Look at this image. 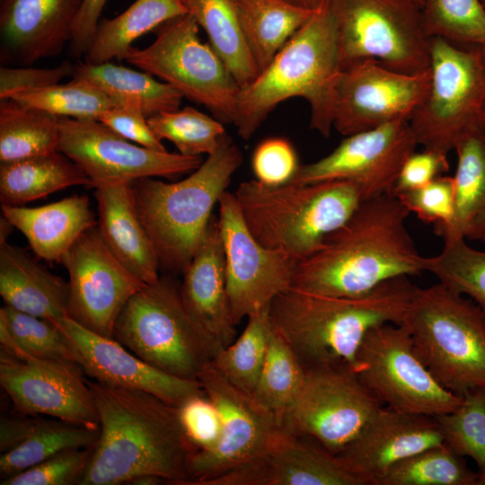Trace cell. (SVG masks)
<instances>
[{
	"label": "cell",
	"mask_w": 485,
	"mask_h": 485,
	"mask_svg": "<svg viewBox=\"0 0 485 485\" xmlns=\"http://www.w3.org/2000/svg\"><path fill=\"white\" fill-rule=\"evenodd\" d=\"M480 125L483 129H485V102L481 108L480 114Z\"/></svg>",
	"instance_id": "obj_58"
},
{
	"label": "cell",
	"mask_w": 485,
	"mask_h": 485,
	"mask_svg": "<svg viewBox=\"0 0 485 485\" xmlns=\"http://www.w3.org/2000/svg\"><path fill=\"white\" fill-rule=\"evenodd\" d=\"M457 166L454 213L450 224L436 234L444 242L465 238L485 197V133L477 129L455 146Z\"/></svg>",
	"instance_id": "obj_35"
},
{
	"label": "cell",
	"mask_w": 485,
	"mask_h": 485,
	"mask_svg": "<svg viewBox=\"0 0 485 485\" xmlns=\"http://www.w3.org/2000/svg\"><path fill=\"white\" fill-rule=\"evenodd\" d=\"M99 436L100 428H90L57 419L40 418L36 428L25 442L1 454V481L19 474L63 450L93 446Z\"/></svg>",
	"instance_id": "obj_36"
},
{
	"label": "cell",
	"mask_w": 485,
	"mask_h": 485,
	"mask_svg": "<svg viewBox=\"0 0 485 485\" xmlns=\"http://www.w3.org/2000/svg\"><path fill=\"white\" fill-rule=\"evenodd\" d=\"M147 121L158 139L171 141L189 156L208 155L226 133L220 120L190 106L154 115Z\"/></svg>",
	"instance_id": "obj_44"
},
{
	"label": "cell",
	"mask_w": 485,
	"mask_h": 485,
	"mask_svg": "<svg viewBox=\"0 0 485 485\" xmlns=\"http://www.w3.org/2000/svg\"><path fill=\"white\" fill-rule=\"evenodd\" d=\"M417 288L408 276L388 279L356 297L288 288L271 301L269 316L305 372L338 365L357 372V352L367 331L401 324Z\"/></svg>",
	"instance_id": "obj_3"
},
{
	"label": "cell",
	"mask_w": 485,
	"mask_h": 485,
	"mask_svg": "<svg viewBox=\"0 0 485 485\" xmlns=\"http://www.w3.org/2000/svg\"><path fill=\"white\" fill-rule=\"evenodd\" d=\"M60 263L69 276L67 317L92 332L112 338L122 309L146 284L111 253L97 225L75 241Z\"/></svg>",
	"instance_id": "obj_18"
},
{
	"label": "cell",
	"mask_w": 485,
	"mask_h": 485,
	"mask_svg": "<svg viewBox=\"0 0 485 485\" xmlns=\"http://www.w3.org/2000/svg\"><path fill=\"white\" fill-rule=\"evenodd\" d=\"M131 182L95 188L97 226L111 253L145 284L158 280L160 269L153 242L137 215Z\"/></svg>",
	"instance_id": "obj_26"
},
{
	"label": "cell",
	"mask_w": 485,
	"mask_h": 485,
	"mask_svg": "<svg viewBox=\"0 0 485 485\" xmlns=\"http://www.w3.org/2000/svg\"><path fill=\"white\" fill-rule=\"evenodd\" d=\"M414 1H416L421 7V0H414Z\"/></svg>",
	"instance_id": "obj_61"
},
{
	"label": "cell",
	"mask_w": 485,
	"mask_h": 485,
	"mask_svg": "<svg viewBox=\"0 0 485 485\" xmlns=\"http://www.w3.org/2000/svg\"><path fill=\"white\" fill-rule=\"evenodd\" d=\"M341 71L335 28L324 0L254 81L240 89L233 121L238 136L250 139L279 103L299 97L310 105V128L329 137Z\"/></svg>",
	"instance_id": "obj_4"
},
{
	"label": "cell",
	"mask_w": 485,
	"mask_h": 485,
	"mask_svg": "<svg viewBox=\"0 0 485 485\" xmlns=\"http://www.w3.org/2000/svg\"><path fill=\"white\" fill-rule=\"evenodd\" d=\"M204 485H368L337 454L311 437L280 428L244 463Z\"/></svg>",
	"instance_id": "obj_21"
},
{
	"label": "cell",
	"mask_w": 485,
	"mask_h": 485,
	"mask_svg": "<svg viewBox=\"0 0 485 485\" xmlns=\"http://www.w3.org/2000/svg\"><path fill=\"white\" fill-rule=\"evenodd\" d=\"M382 407L351 366L318 368L306 372L303 388L281 428L311 437L339 454Z\"/></svg>",
	"instance_id": "obj_13"
},
{
	"label": "cell",
	"mask_w": 485,
	"mask_h": 485,
	"mask_svg": "<svg viewBox=\"0 0 485 485\" xmlns=\"http://www.w3.org/2000/svg\"><path fill=\"white\" fill-rule=\"evenodd\" d=\"M83 372L75 363L37 357L11 342H1L0 384L15 412L100 428Z\"/></svg>",
	"instance_id": "obj_14"
},
{
	"label": "cell",
	"mask_w": 485,
	"mask_h": 485,
	"mask_svg": "<svg viewBox=\"0 0 485 485\" xmlns=\"http://www.w3.org/2000/svg\"><path fill=\"white\" fill-rule=\"evenodd\" d=\"M10 99L57 117L98 119L113 107L110 99L100 89L84 81L72 79L42 88L18 93Z\"/></svg>",
	"instance_id": "obj_45"
},
{
	"label": "cell",
	"mask_w": 485,
	"mask_h": 485,
	"mask_svg": "<svg viewBox=\"0 0 485 485\" xmlns=\"http://www.w3.org/2000/svg\"><path fill=\"white\" fill-rule=\"evenodd\" d=\"M198 28L188 13L175 17L156 29L150 45L131 47L121 60L204 105L222 123H233L241 88L210 45L200 40Z\"/></svg>",
	"instance_id": "obj_10"
},
{
	"label": "cell",
	"mask_w": 485,
	"mask_h": 485,
	"mask_svg": "<svg viewBox=\"0 0 485 485\" xmlns=\"http://www.w3.org/2000/svg\"><path fill=\"white\" fill-rule=\"evenodd\" d=\"M13 228V225L2 216L0 219V243L6 242V238Z\"/></svg>",
	"instance_id": "obj_57"
},
{
	"label": "cell",
	"mask_w": 485,
	"mask_h": 485,
	"mask_svg": "<svg viewBox=\"0 0 485 485\" xmlns=\"http://www.w3.org/2000/svg\"><path fill=\"white\" fill-rule=\"evenodd\" d=\"M427 35L462 48L485 47V11L480 0H421Z\"/></svg>",
	"instance_id": "obj_40"
},
{
	"label": "cell",
	"mask_w": 485,
	"mask_h": 485,
	"mask_svg": "<svg viewBox=\"0 0 485 485\" xmlns=\"http://www.w3.org/2000/svg\"><path fill=\"white\" fill-rule=\"evenodd\" d=\"M465 240L444 242L437 255L425 257V270L449 290L485 307V251L471 247Z\"/></svg>",
	"instance_id": "obj_43"
},
{
	"label": "cell",
	"mask_w": 485,
	"mask_h": 485,
	"mask_svg": "<svg viewBox=\"0 0 485 485\" xmlns=\"http://www.w3.org/2000/svg\"><path fill=\"white\" fill-rule=\"evenodd\" d=\"M51 322L66 337L76 363L98 383L142 390L175 407L205 393L198 380L169 375L129 352L115 339L92 332L67 316Z\"/></svg>",
	"instance_id": "obj_22"
},
{
	"label": "cell",
	"mask_w": 485,
	"mask_h": 485,
	"mask_svg": "<svg viewBox=\"0 0 485 485\" xmlns=\"http://www.w3.org/2000/svg\"><path fill=\"white\" fill-rule=\"evenodd\" d=\"M226 289L233 320L237 325L269 305L291 287L297 260L266 248L247 227L234 193L225 190L219 201Z\"/></svg>",
	"instance_id": "obj_16"
},
{
	"label": "cell",
	"mask_w": 485,
	"mask_h": 485,
	"mask_svg": "<svg viewBox=\"0 0 485 485\" xmlns=\"http://www.w3.org/2000/svg\"><path fill=\"white\" fill-rule=\"evenodd\" d=\"M0 295L22 313L50 321L67 316L68 282L7 242L0 243Z\"/></svg>",
	"instance_id": "obj_28"
},
{
	"label": "cell",
	"mask_w": 485,
	"mask_h": 485,
	"mask_svg": "<svg viewBox=\"0 0 485 485\" xmlns=\"http://www.w3.org/2000/svg\"><path fill=\"white\" fill-rule=\"evenodd\" d=\"M300 164L291 143L282 137H269L255 148L251 167L255 180L278 187L285 185L295 175Z\"/></svg>",
	"instance_id": "obj_49"
},
{
	"label": "cell",
	"mask_w": 485,
	"mask_h": 485,
	"mask_svg": "<svg viewBox=\"0 0 485 485\" xmlns=\"http://www.w3.org/2000/svg\"><path fill=\"white\" fill-rule=\"evenodd\" d=\"M429 70L428 93L409 123L418 145L448 154L463 137L482 128L485 62L479 48L432 38Z\"/></svg>",
	"instance_id": "obj_11"
},
{
	"label": "cell",
	"mask_w": 485,
	"mask_h": 485,
	"mask_svg": "<svg viewBox=\"0 0 485 485\" xmlns=\"http://www.w3.org/2000/svg\"><path fill=\"white\" fill-rule=\"evenodd\" d=\"M396 197L421 221L434 224L435 232L437 234L450 224L453 217L454 178L441 175L423 187Z\"/></svg>",
	"instance_id": "obj_47"
},
{
	"label": "cell",
	"mask_w": 485,
	"mask_h": 485,
	"mask_svg": "<svg viewBox=\"0 0 485 485\" xmlns=\"http://www.w3.org/2000/svg\"><path fill=\"white\" fill-rule=\"evenodd\" d=\"M122 137L155 151H167L151 129L147 117L136 105L113 106L97 119Z\"/></svg>",
	"instance_id": "obj_50"
},
{
	"label": "cell",
	"mask_w": 485,
	"mask_h": 485,
	"mask_svg": "<svg viewBox=\"0 0 485 485\" xmlns=\"http://www.w3.org/2000/svg\"><path fill=\"white\" fill-rule=\"evenodd\" d=\"M480 49V52H481V55L485 62V47H482V48H479Z\"/></svg>",
	"instance_id": "obj_59"
},
{
	"label": "cell",
	"mask_w": 485,
	"mask_h": 485,
	"mask_svg": "<svg viewBox=\"0 0 485 485\" xmlns=\"http://www.w3.org/2000/svg\"><path fill=\"white\" fill-rule=\"evenodd\" d=\"M341 68L375 60L417 75L429 70L430 41L421 7L414 0H325Z\"/></svg>",
	"instance_id": "obj_9"
},
{
	"label": "cell",
	"mask_w": 485,
	"mask_h": 485,
	"mask_svg": "<svg viewBox=\"0 0 485 485\" xmlns=\"http://www.w3.org/2000/svg\"><path fill=\"white\" fill-rule=\"evenodd\" d=\"M177 409L192 453L216 446L222 434V418L218 408L206 393L188 399Z\"/></svg>",
	"instance_id": "obj_48"
},
{
	"label": "cell",
	"mask_w": 485,
	"mask_h": 485,
	"mask_svg": "<svg viewBox=\"0 0 485 485\" xmlns=\"http://www.w3.org/2000/svg\"><path fill=\"white\" fill-rule=\"evenodd\" d=\"M72 79L84 81L100 89L113 106L136 105L149 118L179 109L182 95L170 84L157 81L147 72H139L110 62L75 65Z\"/></svg>",
	"instance_id": "obj_29"
},
{
	"label": "cell",
	"mask_w": 485,
	"mask_h": 485,
	"mask_svg": "<svg viewBox=\"0 0 485 485\" xmlns=\"http://www.w3.org/2000/svg\"><path fill=\"white\" fill-rule=\"evenodd\" d=\"M272 331L269 305L248 317L241 336L222 348L211 361L212 365L233 384L252 393L266 359Z\"/></svg>",
	"instance_id": "obj_37"
},
{
	"label": "cell",
	"mask_w": 485,
	"mask_h": 485,
	"mask_svg": "<svg viewBox=\"0 0 485 485\" xmlns=\"http://www.w3.org/2000/svg\"><path fill=\"white\" fill-rule=\"evenodd\" d=\"M448 170L447 154L425 148L413 152L403 163L392 194L397 196L423 187Z\"/></svg>",
	"instance_id": "obj_52"
},
{
	"label": "cell",
	"mask_w": 485,
	"mask_h": 485,
	"mask_svg": "<svg viewBox=\"0 0 485 485\" xmlns=\"http://www.w3.org/2000/svg\"><path fill=\"white\" fill-rule=\"evenodd\" d=\"M462 396L456 410L435 418L444 442L458 455L476 463L477 485H485V390H472Z\"/></svg>",
	"instance_id": "obj_42"
},
{
	"label": "cell",
	"mask_w": 485,
	"mask_h": 485,
	"mask_svg": "<svg viewBox=\"0 0 485 485\" xmlns=\"http://www.w3.org/2000/svg\"><path fill=\"white\" fill-rule=\"evenodd\" d=\"M107 0H84L69 42L74 56H84L94 37Z\"/></svg>",
	"instance_id": "obj_53"
},
{
	"label": "cell",
	"mask_w": 485,
	"mask_h": 485,
	"mask_svg": "<svg viewBox=\"0 0 485 485\" xmlns=\"http://www.w3.org/2000/svg\"><path fill=\"white\" fill-rule=\"evenodd\" d=\"M92 182L81 167L60 152L0 164L1 204L21 206L57 190Z\"/></svg>",
	"instance_id": "obj_30"
},
{
	"label": "cell",
	"mask_w": 485,
	"mask_h": 485,
	"mask_svg": "<svg viewBox=\"0 0 485 485\" xmlns=\"http://www.w3.org/2000/svg\"><path fill=\"white\" fill-rule=\"evenodd\" d=\"M2 60L31 65L57 56L72 39L84 0H0Z\"/></svg>",
	"instance_id": "obj_24"
},
{
	"label": "cell",
	"mask_w": 485,
	"mask_h": 485,
	"mask_svg": "<svg viewBox=\"0 0 485 485\" xmlns=\"http://www.w3.org/2000/svg\"><path fill=\"white\" fill-rule=\"evenodd\" d=\"M233 1L260 73L316 11L285 0Z\"/></svg>",
	"instance_id": "obj_31"
},
{
	"label": "cell",
	"mask_w": 485,
	"mask_h": 485,
	"mask_svg": "<svg viewBox=\"0 0 485 485\" xmlns=\"http://www.w3.org/2000/svg\"><path fill=\"white\" fill-rule=\"evenodd\" d=\"M306 372L273 327L266 359L251 394L276 417L279 426L295 402Z\"/></svg>",
	"instance_id": "obj_38"
},
{
	"label": "cell",
	"mask_w": 485,
	"mask_h": 485,
	"mask_svg": "<svg viewBox=\"0 0 485 485\" xmlns=\"http://www.w3.org/2000/svg\"><path fill=\"white\" fill-rule=\"evenodd\" d=\"M481 1V4L485 11V0H480Z\"/></svg>",
	"instance_id": "obj_60"
},
{
	"label": "cell",
	"mask_w": 485,
	"mask_h": 485,
	"mask_svg": "<svg viewBox=\"0 0 485 485\" xmlns=\"http://www.w3.org/2000/svg\"><path fill=\"white\" fill-rule=\"evenodd\" d=\"M417 146L409 120L392 121L347 136L326 156L300 165L288 183L346 180L359 188L364 200L392 194L403 163Z\"/></svg>",
	"instance_id": "obj_19"
},
{
	"label": "cell",
	"mask_w": 485,
	"mask_h": 485,
	"mask_svg": "<svg viewBox=\"0 0 485 485\" xmlns=\"http://www.w3.org/2000/svg\"><path fill=\"white\" fill-rule=\"evenodd\" d=\"M59 139L60 117L12 99L1 101V163L57 152Z\"/></svg>",
	"instance_id": "obj_34"
},
{
	"label": "cell",
	"mask_w": 485,
	"mask_h": 485,
	"mask_svg": "<svg viewBox=\"0 0 485 485\" xmlns=\"http://www.w3.org/2000/svg\"><path fill=\"white\" fill-rule=\"evenodd\" d=\"M113 339L149 365L184 379H196L224 348L187 310L169 278L146 284L127 302Z\"/></svg>",
	"instance_id": "obj_8"
},
{
	"label": "cell",
	"mask_w": 485,
	"mask_h": 485,
	"mask_svg": "<svg viewBox=\"0 0 485 485\" xmlns=\"http://www.w3.org/2000/svg\"><path fill=\"white\" fill-rule=\"evenodd\" d=\"M234 196L255 239L297 261L318 251L364 200L359 188L346 180L278 187L251 180L240 183Z\"/></svg>",
	"instance_id": "obj_6"
},
{
	"label": "cell",
	"mask_w": 485,
	"mask_h": 485,
	"mask_svg": "<svg viewBox=\"0 0 485 485\" xmlns=\"http://www.w3.org/2000/svg\"><path fill=\"white\" fill-rule=\"evenodd\" d=\"M93 447L63 450L19 474L2 480L0 484L80 485Z\"/></svg>",
	"instance_id": "obj_46"
},
{
	"label": "cell",
	"mask_w": 485,
	"mask_h": 485,
	"mask_svg": "<svg viewBox=\"0 0 485 485\" xmlns=\"http://www.w3.org/2000/svg\"><path fill=\"white\" fill-rule=\"evenodd\" d=\"M481 241H482V242H484V244H485V237H484Z\"/></svg>",
	"instance_id": "obj_62"
},
{
	"label": "cell",
	"mask_w": 485,
	"mask_h": 485,
	"mask_svg": "<svg viewBox=\"0 0 485 485\" xmlns=\"http://www.w3.org/2000/svg\"><path fill=\"white\" fill-rule=\"evenodd\" d=\"M187 13L183 0H136L118 16L99 22L84 62L121 60L137 39Z\"/></svg>",
	"instance_id": "obj_32"
},
{
	"label": "cell",
	"mask_w": 485,
	"mask_h": 485,
	"mask_svg": "<svg viewBox=\"0 0 485 485\" xmlns=\"http://www.w3.org/2000/svg\"><path fill=\"white\" fill-rule=\"evenodd\" d=\"M1 210L26 237L33 252L50 262L60 263L75 241L97 225L86 195H74L38 207L1 204Z\"/></svg>",
	"instance_id": "obj_27"
},
{
	"label": "cell",
	"mask_w": 485,
	"mask_h": 485,
	"mask_svg": "<svg viewBox=\"0 0 485 485\" xmlns=\"http://www.w3.org/2000/svg\"><path fill=\"white\" fill-rule=\"evenodd\" d=\"M242 153L228 134L187 178L167 183L154 177L131 181L139 219L160 268L183 271L199 245L212 211L242 165Z\"/></svg>",
	"instance_id": "obj_5"
},
{
	"label": "cell",
	"mask_w": 485,
	"mask_h": 485,
	"mask_svg": "<svg viewBox=\"0 0 485 485\" xmlns=\"http://www.w3.org/2000/svg\"><path fill=\"white\" fill-rule=\"evenodd\" d=\"M190 14L207 33L208 44L240 86L260 72L252 57L233 0H183Z\"/></svg>",
	"instance_id": "obj_33"
},
{
	"label": "cell",
	"mask_w": 485,
	"mask_h": 485,
	"mask_svg": "<svg viewBox=\"0 0 485 485\" xmlns=\"http://www.w3.org/2000/svg\"><path fill=\"white\" fill-rule=\"evenodd\" d=\"M0 341L11 342L37 357L77 364L69 341L56 323L6 305L0 309Z\"/></svg>",
	"instance_id": "obj_41"
},
{
	"label": "cell",
	"mask_w": 485,
	"mask_h": 485,
	"mask_svg": "<svg viewBox=\"0 0 485 485\" xmlns=\"http://www.w3.org/2000/svg\"><path fill=\"white\" fill-rule=\"evenodd\" d=\"M445 443L393 464L378 485H477V472Z\"/></svg>",
	"instance_id": "obj_39"
},
{
	"label": "cell",
	"mask_w": 485,
	"mask_h": 485,
	"mask_svg": "<svg viewBox=\"0 0 485 485\" xmlns=\"http://www.w3.org/2000/svg\"><path fill=\"white\" fill-rule=\"evenodd\" d=\"M410 214L391 193L363 200L318 251L297 262L290 288L356 297L388 279L426 271L406 228Z\"/></svg>",
	"instance_id": "obj_2"
},
{
	"label": "cell",
	"mask_w": 485,
	"mask_h": 485,
	"mask_svg": "<svg viewBox=\"0 0 485 485\" xmlns=\"http://www.w3.org/2000/svg\"><path fill=\"white\" fill-rule=\"evenodd\" d=\"M401 324L444 388L461 396L485 390V307L438 282L417 288Z\"/></svg>",
	"instance_id": "obj_7"
},
{
	"label": "cell",
	"mask_w": 485,
	"mask_h": 485,
	"mask_svg": "<svg viewBox=\"0 0 485 485\" xmlns=\"http://www.w3.org/2000/svg\"><path fill=\"white\" fill-rule=\"evenodd\" d=\"M40 418L37 415L18 412L2 416L0 420L1 454L15 449L25 442L36 428Z\"/></svg>",
	"instance_id": "obj_54"
},
{
	"label": "cell",
	"mask_w": 485,
	"mask_h": 485,
	"mask_svg": "<svg viewBox=\"0 0 485 485\" xmlns=\"http://www.w3.org/2000/svg\"><path fill=\"white\" fill-rule=\"evenodd\" d=\"M74 68L75 65L68 61L51 68L2 66L0 100L10 99L18 93L58 84L64 78L72 76Z\"/></svg>",
	"instance_id": "obj_51"
},
{
	"label": "cell",
	"mask_w": 485,
	"mask_h": 485,
	"mask_svg": "<svg viewBox=\"0 0 485 485\" xmlns=\"http://www.w3.org/2000/svg\"><path fill=\"white\" fill-rule=\"evenodd\" d=\"M87 383L100 436L80 485L130 484L143 476L188 485L193 450L177 407L142 390Z\"/></svg>",
	"instance_id": "obj_1"
},
{
	"label": "cell",
	"mask_w": 485,
	"mask_h": 485,
	"mask_svg": "<svg viewBox=\"0 0 485 485\" xmlns=\"http://www.w3.org/2000/svg\"><path fill=\"white\" fill-rule=\"evenodd\" d=\"M485 237V197L472 226L466 235L469 240H482Z\"/></svg>",
	"instance_id": "obj_55"
},
{
	"label": "cell",
	"mask_w": 485,
	"mask_h": 485,
	"mask_svg": "<svg viewBox=\"0 0 485 485\" xmlns=\"http://www.w3.org/2000/svg\"><path fill=\"white\" fill-rule=\"evenodd\" d=\"M357 358L360 380L382 404L397 411L436 417L454 411L463 401L434 378L401 324L369 330Z\"/></svg>",
	"instance_id": "obj_12"
},
{
	"label": "cell",
	"mask_w": 485,
	"mask_h": 485,
	"mask_svg": "<svg viewBox=\"0 0 485 485\" xmlns=\"http://www.w3.org/2000/svg\"><path fill=\"white\" fill-rule=\"evenodd\" d=\"M443 443L442 430L435 417L382 407L337 455L368 485H378L393 464Z\"/></svg>",
	"instance_id": "obj_23"
},
{
	"label": "cell",
	"mask_w": 485,
	"mask_h": 485,
	"mask_svg": "<svg viewBox=\"0 0 485 485\" xmlns=\"http://www.w3.org/2000/svg\"><path fill=\"white\" fill-rule=\"evenodd\" d=\"M430 70L403 74L375 60L342 69L336 90L333 127L350 136L410 117L425 100Z\"/></svg>",
	"instance_id": "obj_20"
},
{
	"label": "cell",
	"mask_w": 485,
	"mask_h": 485,
	"mask_svg": "<svg viewBox=\"0 0 485 485\" xmlns=\"http://www.w3.org/2000/svg\"><path fill=\"white\" fill-rule=\"evenodd\" d=\"M182 301L199 325L223 347L236 336L226 289L225 262L218 217L212 216L192 259L182 271Z\"/></svg>",
	"instance_id": "obj_25"
},
{
	"label": "cell",
	"mask_w": 485,
	"mask_h": 485,
	"mask_svg": "<svg viewBox=\"0 0 485 485\" xmlns=\"http://www.w3.org/2000/svg\"><path fill=\"white\" fill-rule=\"evenodd\" d=\"M198 380L220 411L222 434L213 448L190 454L188 485H204L251 460L281 428L269 409L253 394L229 382L211 362L203 367Z\"/></svg>",
	"instance_id": "obj_17"
},
{
	"label": "cell",
	"mask_w": 485,
	"mask_h": 485,
	"mask_svg": "<svg viewBox=\"0 0 485 485\" xmlns=\"http://www.w3.org/2000/svg\"><path fill=\"white\" fill-rule=\"evenodd\" d=\"M292 4L315 11L323 4L324 0H285Z\"/></svg>",
	"instance_id": "obj_56"
},
{
	"label": "cell",
	"mask_w": 485,
	"mask_h": 485,
	"mask_svg": "<svg viewBox=\"0 0 485 485\" xmlns=\"http://www.w3.org/2000/svg\"><path fill=\"white\" fill-rule=\"evenodd\" d=\"M57 151L81 167L92 182L91 188L146 177L180 176L191 173L203 163L202 156L135 145L90 119L60 117Z\"/></svg>",
	"instance_id": "obj_15"
}]
</instances>
